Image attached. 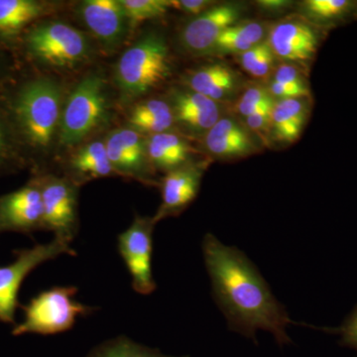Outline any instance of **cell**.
<instances>
[{
  "instance_id": "6da1fadb",
  "label": "cell",
  "mask_w": 357,
  "mask_h": 357,
  "mask_svg": "<svg viewBox=\"0 0 357 357\" xmlns=\"http://www.w3.org/2000/svg\"><path fill=\"white\" fill-rule=\"evenodd\" d=\"M203 251L213 295L230 328L249 338L266 331L279 344H289L287 328L293 321L250 260L210 234L204 236Z\"/></svg>"
},
{
  "instance_id": "7a4b0ae2",
  "label": "cell",
  "mask_w": 357,
  "mask_h": 357,
  "mask_svg": "<svg viewBox=\"0 0 357 357\" xmlns=\"http://www.w3.org/2000/svg\"><path fill=\"white\" fill-rule=\"evenodd\" d=\"M62 112L61 86L48 77H38L13 93L9 123L17 139L36 151H47L59 133Z\"/></svg>"
},
{
  "instance_id": "3957f363",
  "label": "cell",
  "mask_w": 357,
  "mask_h": 357,
  "mask_svg": "<svg viewBox=\"0 0 357 357\" xmlns=\"http://www.w3.org/2000/svg\"><path fill=\"white\" fill-rule=\"evenodd\" d=\"M172 74L170 50L163 37L148 34L123 54L115 67V82L122 100L145 96Z\"/></svg>"
},
{
  "instance_id": "277c9868",
  "label": "cell",
  "mask_w": 357,
  "mask_h": 357,
  "mask_svg": "<svg viewBox=\"0 0 357 357\" xmlns=\"http://www.w3.org/2000/svg\"><path fill=\"white\" fill-rule=\"evenodd\" d=\"M109 116L107 83L100 75L84 77L72 91L63 107L59 140L73 146L102 128Z\"/></svg>"
},
{
  "instance_id": "5b68a950",
  "label": "cell",
  "mask_w": 357,
  "mask_h": 357,
  "mask_svg": "<svg viewBox=\"0 0 357 357\" xmlns=\"http://www.w3.org/2000/svg\"><path fill=\"white\" fill-rule=\"evenodd\" d=\"M76 287H53L33 298L24 310V319L14 326L13 335H56L72 328L79 317L88 316L93 307L75 300Z\"/></svg>"
},
{
  "instance_id": "8992f818",
  "label": "cell",
  "mask_w": 357,
  "mask_h": 357,
  "mask_svg": "<svg viewBox=\"0 0 357 357\" xmlns=\"http://www.w3.org/2000/svg\"><path fill=\"white\" fill-rule=\"evenodd\" d=\"M24 45L33 59L61 70H70L83 64L91 52L83 32L59 21L41 23L28 29Z\"/></svg>"
},
{
  "instance_id": "52a82bcc",
  "label": "cell",
  "mask_w": 357,
  "mask_h": 357,
  "mask_svg": "<svg viewBox=\"0 0 357 357\" xmlns=\"http://www.w3.org/2000/svg\"><path fill=\"white\" fill-rule=\"evenodd\" d=\"M326 36L325 30L298 13L269 25L266 40L277 59L297 66L307 75Z\"/></svg>"
},
{
  "instance_id": "ba28073f",
  "label": "cell",
  "mask_w": 357,
  "mask_h": 357,
  "mask_svg": "<svg viewBox=\"0 0 357 357\" xmlns=\"http://www.w3.org/2000/svg\"><path fill=\"white\" fill-rule=\"evenodd\" d=\"M63 255L77 253L70 243L54 238L49 243L21 249L15 253L13 262L0 266V323H15L18 293L26 277L40 265Z\"/></svg>"
},
{
  "instance_id": "9c48e42d",
  "label": "cell",
  "mask_w": 357,
  "mask_h": 357,
  "mask_svg": "<svg viewBox=\"0 0 357 357\" xmlns=\"http://www.w3.org/2000/svg\"><path fill=\"white\" fill-rule=\"evenodd\" d=\"M38 183L43 203L44 229L55 234V238L72 243L77 236V188L70 178L46 175L34 178Z\"/></svg>"
},
{
  "instance_id": "30bf717a",
  "label": "cell",
  "mask_w": 357,
  "mask_h": 357,
  "mask_svg": "<svg viewBox=\"0 0 357 357\" xmlns=\"http://www.w3.org/2000/svg\"><path fill=\"white\" fill-rule=\"evenodd\" d=\"M153 218L136 215L128 229L117 238V248L132 278V287L141 295H150L156 289L152 273Z\"/></svg>"
},
{
  "instance_id": "8fae6325",
  "label": "cell",
  "mask_w": 357,
  "mask_h": 357,
  "mask_svg": "<svg viewBox=\"0 0 357 357\" xmlns=\"http://www.w3.org/2000/svg\"><path fill=\"white\" fill-rule=\"evenodd\" d=\"M244 13L241 3L213 6L188 22L180 35V43L194 56H208L222 33L239 22Z\"/></svg>"
},
{
  "instance_id": "7c38bea8",
  "label": "cell",
  "mask_w": 357,
  "mask_h": 357,
  "mask_svg": "<svg viewBox=\"0 0 357 357\" xmlns=\"http://www.w3.org/2000/svg\"><path fill=\"white\" fill-rule=\"evenodd\" d=\"M114 172L124 177L154 185L153 169L147 155L146 138L131 128L115 129L105 141Z\"/></svg>"
},
{
  "instance_id": "4fadbf2b",
  "label": "cell",
  "mask_w": 357,
  "mask_h": 357,
  "mask_svg": "<svg viewBox=\"0 0 357 357\" xmlns=\"http://www.w3.org/2000/svg\"><path fill=\"white\" fill-rule=\"evenodd\" d=\"M210 160L192 161L166 173L161 182L162 203L155 213L153 222L175 217L185 211L198 196L202 178Z\"/></svg>"
},
{
  "instance_id": "5bb4252c",
  "label": "cell",
  "mask_w": 357,
  "mask_h": 357,
  "mask_svg": "<svg viewBox=\"0 0 357 357\" xmlns=\"http://www.w3.org/2000/svg\"><path fill=\"white\" fill-rule=\"evenodd\" d=\"M41 229H44L43 203L35 178L20 189L0 197V234H30Z\"/></svg>"
},
{
  "instance_id": "9a60e30c",
  "label": "cell",
  "mask_w": 357,
  "mask_h": 357,
  "mask_svg": "<svg viewBox=\"0 0 357 357\" xmlns=\"http://www.w3.org/2000/svg\"><path fill=\"white\" fill-rule=\"evenodd\" d=\"M202 139L206 153L222 161L246 158L261 151L259 141L234 115H222Z\"/></svg>"
},
{
  "instance_id": "2e32d148",
  "label": "cell",
  "mask_w": 357,
  "mask_h": 357,
  "mask_svg": "<svg viewBox=\"0 0 357 357\" xmlns=\"http://www.w3.org/2000/svg\"><path fill=\"white\" fill-rule=\"evenodd\" d=\"M175 124L189 135L203 138L222 116V105L191 89H174L170 98Z\"/></svg>"
},
{
  "instance_id": "e0dca14e",
  "label": "cell",
  "mask_w": 357,
  "mask_h": 357,
  "mask_svg": "<svg viewBox=\"0 0 357 357\" xmlns=\"http://www.w3.org/2000/svg\"><path fill=\"white\" fill-rule=\"evenodd\" d=\"M79 15L105 48H116L123 41L129 21L119 0H86L79 6Z\"/></svg>"
},
{
  "instance_id": "ac0fdd59",
  "label": "cell",
  "mask_w": 357,
  "mask_h": 357,
  "mask_svg": "<svg viewBox=\"0 0 357 357\" xmlns=\"http://www.w3.org/2000/svg\"><path fill=\"white\" fill-rule=\"evenodd\" d=\"M185 86L218 103L234 100L243 89V79L225 63L202 66L185 73Z\"/></svg>"
},
{
  "instance_id": "d6986e66",
  "label": "cell",
  "mask_w": 357,
  "mask_h": 357,
  "mask_svg": "<svg viewBox=\"0 0 357 357\" xmlns=\"http://www.w3.org/2000/svg\"><path fill=\"white\" fill-rule=\"evenodd\" d=\"M311 112V98H285L275 102L271 112L272 141L293 144L299 139Z\"/></svg>"
},
{
  "instance_id": "ffe728a7",
  "label": "cell",
  "mask_w": 357,
  "mask_h": 357,
  "mask_svg": "<svg viewBox=\"0 0 357 357\" xmlns=\"http://www.w3.org/2000/svg\"><path fill=\"white\" fill-rule=\"evenodd\" d=\"M146 145L152 169L166 173L192 162L195 153L188 140L173 131L147 136Z\"/></svg>"
},
{
  "instance_id": "44dd1931",
  "label": "cell",
  "mask_w": 357,
  "mask_h": 357,
  "mask_svg": "<svg viewBox=\"0 0 357 357\" xmlns=\"http://www.w3.org/2000/svg\"><path fill=\"white\" fill-rule=\"evenodd\" d=\"M51 11L50 4L38 0H0V39H15Z\"/></svg>"
},
{
  "instance_id": "7402d4cb",
  "label": "cell",
  "mask_w": 357,
  "mask_h": 357,
  "mask_svg": "<svg viewBox=\"0 0 357 357\" xmlns=\"http://www.w3.org/2000/svg\"><path fill=\"white\" fill-rule=\"evenodd\" d=\"M268 28L269 25L261 21H239L222 33L208 56L237 57L265 41Z\"/></svg>"
},
{
  "instance_id": "603a6c76",
  "label": "cell",
  "mask_w": 357,
  "mask_h": 357,
  "mask_svg": "<svg viewBox=\"0 0 357 357\" xmlns=\"http://www.w3.org/2000/svg\"><path fill=\"white\" fill-rule=\"evenodd\" d=\"M299 7L300 15L325 31L357 20L356 0H306Z\"/></svg>"
},
{
  "instance_id": "cb8c5ba5",
  "label": "cell",
  "mask_w": 357,
  "mask_h": 357,
  "mask_svg": "<svg viewBox=\"0 0 357 357\" xmlns=\"http://www.w3.org/2000/svg\"><path fill=\"white\" fill-rule=\"evenodd\" d=\"M69 165L72 181L77 185L86 181L109 177L115 174L105 141H91L79 148L70 159Z\"/></svg>"
},
{
  "instance_id": "d4e9b609",
  "label": "cell",
  "mask_w": 357,
  "mask_h": 357,
  "mask_svg": "<svg viewBox=\"0 0 357 357\" xmlns=\"http://www.w3.org/2000/svg\"><path fill=\"white\" fill-rule=\"evenodd\" d=\"M128 121L131 128L148 136L168 132L176 126L170 102L161 98L143 100L134 105Z\"/></svg>"
},
{
  "instance_id": "484cf974",
  "label": "cell",
  "mask_w": 357,
  "mask_h": 357,
  "mask_svg": "<svg viewBox=\"0 0 357 357\" xmlns=\"http://www.w3.org/2000/svg\"><path fill=\"white\" fill-rule=\"evenodd\" d=\"M237 59L241 67L255 79H267L276 68L277 58L267 40L237 56Z\"/></svg>"
},
{
  "instance_id": "4316f807",
  "label": "cell",
  "mask_w": 357,
  "mask_h": 357,
  "mask_svg": "<svg viewBox=\"0 0 357 357\" xmlns=\"http://www.w3.org/2000/svg\"><path fill=\"white\" fill-rule=\"evenodd\" d=\"M275 102L276 100L270 95L267 86L253 84L243 89L232 109L234 114L244 119L259 112H271Z\"/></svg>"
},
{
  "instance_id": "83f0119b",
  "label": "cell",
  "mask_w": 357,
  "mask_h": 357,
  "mask_svg": "<svg viewBox=\"0 0 357 357\" xmlns=\"http://www.w3.org/2000/svg\"><path fill=\"white\" fill-rule=\"evenodd\" d=\"M88 357H188L166 356L158 349L136 344L128 337H116L96 347Z\"/></svg>"
},
{
  "instance_id": "f1b7e54d",
  "label": "cell",
  "mask_w": 357,
  "mask_h": 357,
  "mask_svg": "<svg viewBox=\"0 0 357 357\" xmlns=\"http://www.w3.org/2000/svg\"><path fill=\"white\" fill-rule=\"evenodd\" d=\"M129 21V26L139 24L143 21L162 17L168 13L171 0H119Z\"/></svg>"
},
{
  "instance_id": "f546056e",
  "label": "cell",
  "mask_w": 357,
  "mask_h": 357,
  "mask_svg": "<svg viewBox=\"0 0 357 357\" xmlns=\"http://www.w3.org/2000/svg\"><path fill=\"white\" fill-rule=\"evenodd\" d=\"M271 112H259L245 117L243 123L256 139L260 141V144L265 147L271 146Z\"/></svg>"
},
{
  "instance_id": "4dcf8cb0",
  "label": "cell",
  "mask_w": 357,
  "mask_h": 357,
  "mask_svg": "<svg viewBox=\"0 0 357 357\" xmlns=\"http://www.w3.org/2000/svg\"><path fill=\"white\" fill-rule=\"evenodd\" d=\"M16 138L10 123L0 114V167L13 163L16 159Z\"/></svg>"
},
{
  "instance_id": "1f68e13d",
  "label": "cell",
  "mask_w": 357,
  "mask_h": 357,
  "mask_svg": "<svg viewBox=\"0 0 357 357\" xmlns=\"http://www.w3.org/2000/svg\"><path fill=\"white\" fill-rule=\"evenodd\" d=\"M306 77V73L297 66L282 62L275 68L272 82L289 86H309Z\"/></svg>"
},
{
  "instance_id": "d6a6232c",
  "label": "cell",
  "mask_w": 357,
  "mask_h": 357,
  "mask_svg": "<svg viewBox=\"0 0 357 357\" xmlns=\"http://www.w3.org/2000/svg\"><path fill=\"white\" fill-rule=\"evenodd\" d=\"M267 89L270 95L276 100H285V98H311V89L309 86H289V84H277L271 81L267 84Z\"/></svg>"
},
{
  "instance_id": "836d02e7",
  "label": "cell",
  "mask_w": 357,
  "mask_h": 357,
  "mask_svg": "<svg viewBox=\"0 0 357 357\" xmlns=\"http://www.w3.org/2000/svg\"><path fill=\"white\" fill-rule=\"evenodd\" d=\"M335 333L340 335V344L357 351V307Z\"/></svg>"
},
{
  "instance_id": "e575fe53",
  "label": "cell",
  "mask_w": 357,
  "mask_h": 357,
  "mask_svg": "<svg viewBox=\"0 0 357 357\" xmlns=\"http://www.w3.org/2000/svg\"><path fill=\"white\" fill-rule=\"evenodd\" d=\"M215 2L210 0H171L172 8L178 9L183 13L194 15L195 17L201 15L204 11L208 10L211 6H215Z\"/></svg>"
},
{
  "instance_id": "d590c367",
  "label": "cell",
  "mask_w": 357,
  "mask_h": 357,
  "mask_svg": "<svg viewBox=\"0 0 357 357\" xmlns=\"http://www.w3.org/2000/svg\"><path fill=\"white\" fill-rule=\"evenodd\" d=\"M256 4L261 10L269 13H284L293 6V2L288 0H259Z\"/></svg>"
}]
</instances>
